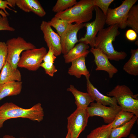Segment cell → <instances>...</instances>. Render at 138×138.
<instances>
[{"label":"cell","instance_id":"277c9868","mask_svg":"<svg viewBox=\"0 0 138 138\" xmlns=\"http://www.w3.org/2000/svg\"><path fill=\"white\" fill-rule=\"evenodd\" d=\"M107 95L114 97L123 110L132 112L138 118V94L134 95L128 86L117 85Z\"/></svg>","mask_w":138,"mask_h":138},{"label":"cell","instance_id":"7c38bea8","mask_svg":"<svg viewBox=\"0 0 138 138\" xmlns=\"http://www.w3.org/2000/svg\"><path fill=\"white\" fill-rule=\"evenodd\" d=\"M40 28L48 48L53 50L56 56L60 55L62 53L60 36L53 30L48 22L42 21Z\"/></svg>","mask_w":138,"mask_h":138},{"label":"cell","instance_id":"484cf974","mask_svg":"<svg viewBox=\"0 0 138 138\" xmlns=\"http://www.w3.org/2000/svg\"><path fill=\"white\" fill-rule=\"evenodd\" d=\"M48 22L51 27H53L56 30L60 36L70 24L66 20L55 17Z\"/></svg>","mask_w":138,"mask_h":138},{"label":"cell","instance_id":"ba28073f","mask_svg":"<svg viewBox=\"0 0 138 138\" xmlns=\"http://www.w3.org/2000/svg\"><path fill=\"white\" fill-rule=\"evenodd\" d=\"M47 52L46 48L43 47L24 51L21 54L17 66L30 71H36L40 67Z\"/></svg>","mask_w":138,"mask_h":138},{"label":"cell","instance_id":"1f68e13d","mask_svg":"<svg viewBox=\"0 0 138 138\" xmlns=\"http://www.w3.org/2000/svg\"><path fill=\"white\" fill-rule=\"evenodd\" d=\"M8 5L10 6V4L8 0H0V14L1 16H7L9 15V13L6 10V8L12 10L15 13H17L16 11L11 8L8 7Z\"/></svg>","mask_w":138,"mask_h":138},{"label":"cell","instance_id":"52a82bcc","mask_svg":"<svg viewBox=\"0 0 138 138\" xmlns=\"http://www.w3.org/2000/svg\"><path fill=\"white\" fill-rule=\"evenodd\" d=\"M137 1L125 0L117 7L109 8L106 15V24L109 26L118 24L119 28H125L127 26L126 21L129 11Z\"/></svg>","mask_w":138,"mask_h":138},{"label":"cell","instance_id":"d6a6232c","mask_svg":"<svg viewBox=\"0 0 138 138\" xmlns=\"http://www.w3.org/2000/svg\"><path fill=\"white\" fill-rule=\"evenodd\" d=\"M56 58L54 55L53 50L51 48H49L48 51L44 57L43 61L45 62H51L54 63Z\"/></svg>","mask_w":138,"mask_h":138},{"label":"cell","instance_id":"7a4b0ae2","mask_svg":"<svg viewBox=\"0 0 138 138\" xmlns=\"http://www.w3.org/2000/svg\"><path fill=\"white\" fill-rule=\"evenodd\" d=\"M119 28L118 24L109 26L100 31L95 38L94 48L100 50L110 60L119 61L127 56L125 52L115 50L113 45V42L120 33Z\"/></svg>","mask_w":138,"mask_h":138},{"label":"cell","instance_id":"4316f807","mask_svg":"<svg viewBox=\"0 0 138 138\" xmlns=\"http://www.w3.org/2000/svg\"><path fill=\"white\" fill-rule=\"evenodd\" d=\"M77 2L76 0H57L52 10L56 13L61 12L72 7Z\"/></svg>","mask_w":138,"mask_h":138},{"label":"cell","instance_id":"603a6c76","mask_svg":"<svg viewBox=\"0 0 138 138\" xmlns=\"http://www.w3.org/2000/svg\"><path fill=\"white\" fill-rule=\"evenodd\" d=\"M112 122L103 124L91 131L87 138H109Z\"/></svg>","mask_w":138,"mask_h":138},{"label":"cell","instance_id":"d4e9b609","mask_svg":"<svg viewBox=\"0 0 138 138\" xmlns=\"http://www.w3.org/2000/svg\"><path fill=\"white\" fill-rule=\"evenodd\" d=\"M134 115L132 112L122 110L117 114L112 122V128L119 127L126 124L131 120Z\"/></svg>","mask_w":138,"mask_h":138},{"label":"cell","instance_id":"ffe728a7","mask_svg":"<svg viewBox=\"0 0 138 138\" xmlns=\"http://www.w3.org/2000/svg\"><path fill=\"white\" fill-rule=\"evenodd\" d=\"M22 83V81H14L0 85V100L6 97L20 94Z\"/></svg>","mask_w":138,"mask_h":138},{"label":"cell","instance_id":"4fadbf2b","mask_svg":"<svg viewBox=\"0 0 138 138\" xmlns=\"http://www.w3.org/2000/svg\"><path fill=\"white\" fill-rule=\"evenodd\" d=\"M90 51L94 57V62L97 66L96 70L105 71L110 78L113 77L118 70L110 62L107 57L99 50L94 48H91Z\"/></svg>","mask_w":138,"mask_h":138},{"label":"cell","instance_id":"83f0119b","mask_svg":"<svg viewBox=\"0 0 138 138\" xmlns=\"http://www.w3.org/2000/svg\"><path fill=\"white\" fill-rule=\"evenodd\" d=\"M95 6L98 7L106 15L109 7L113 0H93Z\"/></svg>","mask_w":138,"mask_h":138},{"label":"cell","instance_id":"d6986e66","mask_svg":"<svg viewBox=\"0 0 138 138\" xmlns=\"http://www.w3.org/2000/svg\"><path fill=\"white\" fill-rule=\"evenodd\" d=\"M67 90L71 92L74 96L77 108L86 109L90 104L94 101L87 93L78 90L73 85H70Z\"/></svg>","mask_w":138,"mask_h":138},{"label":"cell","instance_id":"8992f818","mask_svg":"<svg viewBox=\"0 0 138 138\" xmlns=\"http://www.w3.org/2000/svg\"><path fill=\"white\" fill-rule=\"evenodd\" d=\"M95 18L94 21L83 23L84 27L86 28V32L83 37L78 40L82 42L89 44L91 48H94L95 39L98 32L104 28L106 24V16L97 7L95 6Z\"/></svg>","mask_w":138,"mask_h":138},{"label":"cell","instance_id":"5b68a950","mask_svg":"<svg viewBox=\"0 0 138 138\" xmlns=\"http://www.w3.org/2000/svg\"><path fill=\"white\" fill-rule=\"evenodd\" d=\"M6 43L7 50L6 62L14 68H17L20 55L23 51L36 48L33 44L19 36L8 39Z\"/></svg>","mask_w":138,"mask_h":138},{"label":"cell","instance_id":"e0dca14e","mask_svg":"<svg viewBox=\"0 0 138 138\" xmlns=\"http://www.w3.org/2000/svg\"><path fill=\"white\" fill-rule=\"evenodd\" d=\"M86 57H82L72 61L68 69V74L77 78H80L82 75L84 76L86 78H89L90 74L86 66Z\"/></svg>","mask_w":138,"mask_h":138},{"label":"cell","instance_id":"e575fe53","mask_svg":"<svg viewBox=\"0 0 138 138\" xmlns=\"http://www.w3.org/2000/svg\"><path fill=\"white\" fill-rule=\"evenodd\" d=\"M3 138H15L13 137V136H12V135H5L3 136Z\"/></svg>","mask_w":138,"mask_h":138},{"label":"cell","instance_id":"9a60e30c","mask_svg":"<svg viewBox=\"0 0 138 138\" xmlns=\"http://www.w3.org/2000/svg\"><path fill=\"white\" fill-rule=\"evenodd\" d=\"M16 5L26 12H32L40 17L45 16L46 13L37 0H15Z\"/></svg>","mask_w":138,"mask_h":138},{"label":"cell","instance_id":"4dcf8cb0","mask_svg":"<svg viewBox=\"0 0 138 138\" xmlns=\"http://www.w3.org/2000/svg\"><path fill=\"white\" fill-rule=\"evenodd\" d=\"M15 29L10 25L7 16H0V31H14Z\"/></svg>","mask_w":138,"mask_h":138},{"label":"cell","instance_id":"44dd1931","mask_svg":"<svg viewBox=\"0 0 138 138\" xmlns=\"http://www.w3.org/2000/svg\"><path fill=\"white\" fill-rule=\"evenodd\" d=\"M138 118L134 115L129 122L121 126L112 128L109 138H122L128 136Z\"/></svg>","mask_w":138,"mask_h":138},{"label":"cell","instance_id":"d590c367","mask_svg":"<svg viewBox=\"0 0 138 138\" xmlns=\"http://www.w3.org/2000/svg\"><path fill=\"white\" fill-rule=\"evenodd\" d=\"M129 138H137L136 135L133 134H130L129 136Z\"/></svg>","mask_w":138,"mask_h":138},{"label":"cell","instance_id":"8fae6325","mask_svg":"<svg viewBox=\"0 0 138 138\" xmlns=\"http://www.w3.org/2000/svg\"><path fill=\"white\" fill-rule=\"evenodd\" d=\"M84 27L83 24L69 25L60 36L62 53L63 54L67 53L78 42L77 33Z\"/></svg>","mask_w":138,"mask_h":138},{"label":"cell","instance_id":"2e32d148","mask_svg":"<svg viewBox=\"0 0 138 138\" xmlns=\"http://www.w3.org/2000/svg\"><path fill=\"white\" fill-rule=\"evenodd\" d=\"M21 75L17 68H14L6 62L0 73V85L14 82L21 81Z\"/></svg>","mask_w":138,"mask_h":138},{"label":"cell","instance_id":"f546056e","mask_svg":"<svg viewBox=\"0 0 138 138\" xmlns=\"http://www.w3.org/2000/svg\"><path fill=\"white\" fill-rule=\"evenodd\" d=\"M53 63L51 62H43L41 64L40 67L44 68L46 74L52 77L57 71Z\"/></svg>","mask_w":138,"mask_h":138},{"label":"cell","instance_id":"836d02e7","mask_svg":"<svg viewBox=\"0 0 138 138\" xmlns=\"http://www.w3.org/2000/svg\"><path fill=\"white\" fill-rule=\"evenodd\" d=\"M126 37L128 40L131 41H135L137 38V33L133 29H130L127 30L125 34Z\"/></svg>","mask_w":138,"mask_h":138},{"label":"cell","instance_id":"8d00e7d4","mask_svg":"<svg viewBox=\"0 0 138 138\" xmlns=\"http://www.w3.org/2000/svg\"><path fill=\"white\" fill-rule=\"evenodd\" d=\"M65 138H71L70 132L69 131H68L67 133Z\"/></svg>","mask_w":138,"mask_h":138},{"label":"cell","instance_id":"6da1fadb","mask_svg":"<svg viewBox=\"0 0 138 138\" xmlns=\"http://www.w3.org/2000/svg\"><path fill=\"white\" fill-rule=\"evenodd\" d=\"M44 116L41 104L38 103L29 109L20 107L12 102H6L0 106V129L8 119L17 118L28 119L39 122Z\"/></svg>","mask_w":138,"mask_h":138},{"label":"cell","instance_id":"ac0fdd59","mask_svg":"<svg viewBox=\"0 0 138 138\" xmlns=\"http://www.w3.org/2000/svg\"><path fill=\"white\" fill-rule=\"evenodd\" d=\"M89 46L82 42L75 45L66 54H64L63 57L66 63H71L73 61L80 57H86L90 51L88 49Z\"/></svg>","mask_w":138,"mask_h":138},{"label":"cell","instance_id":"3957f363","mask_svg":"<svg viewBox=\"0 0 138 138\" xmlns=\"http://www.w3.org/2000/svg\"><path fill=\"white\" fill-rule=\"evenodd\" d=\"M95 6L93 0H81L72 7L56 13L54 17L66 20L70 24H83L92 18Z\"/></svg>","mask_w":138,"mask_h":138},{"label":"cell","instance_id":"f1b7e54d","mask_svg":"<svg viewBox=\"0 0 138 138\" xmlns=\"http://www.w3.org/2000/svg\"><path fill=\"white\" fill-rule=\"evenodd\" d=\"M7 54V45L4 42H0V71L6 62Z\"/></svg>","mask_w":138,"mask_h":138},{"label":"cell","instance_id":"5bb4252c","mask_svg":"<svg viewBox=\"0 0 138 138\" xmlns=\"http://www.w3.org/2000/svg\"><path fill=\"white\" fill-rule=\"evenodd\" d=\"M86 79L87 93L94 101L105 106L108 105L110 107H115L118 105L114 97H111L103 95L92 84L89 80V78Z\"/></svg>","mask_w":138,"mask_h":138},{"label":"cell","instance_id":"9c48e42d","mask_svg":"<svg viewBox=\"0 0 138 138\" xmlns=\"http://www.w3.org/2000/svg\"><path fill=\"white\" fill-rule=\"evenodd\" d=\"M89 117L86 108H78L67 117V128L71 138H78L87 126Z\"/></svg>","mask_w":138,"mask_h":138},{"label":"cell","instance_id":"cb8c5ba5","mask_svg":"<svg viewBox=\"0 0 138 138\" xmlns=\"http://www.w3.org/2000/svg\"><path fill=\"white\" fill-rule=\"evenodd\" d=\"M126 24L138 33V5H133L130 9L128 15Z\"/></svg>","mask_w":138,"mask_h":138},{"label":"cell","instance_id":"7402d4cb","mask_svg":"<svg viewBox=\"0 0 138 138\" xmlns=\"http://www.w3.org/2000/svg\"><path fill=\"white\" fill-rule=\"evenodd\" d=\"M131 55L128 61L124 64L123 70L131 75H138V49H131Z\"/></svg>","mask_w":138,"mask_h":138},{"label":"cell","instance_id":"30bf717a","mask_svg":"<svg viewBox=\"0 0 138 138\" xmlns=\"http://www.w3.org/2000/svg\"><path fill=\"white\" fill-rule=\"evenodd\" d=\"M86 110L89 117L98 116L101 117L107 124L112 123L118 113L122 110L118 105L115 107H107L100 103L93 102Z\"/></svg>","mask_w":138,"mask_h":138}]
</instances>
